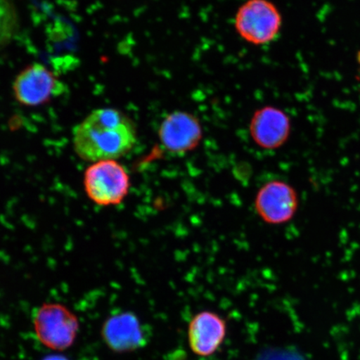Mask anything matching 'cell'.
I'll return each mask as SVG.
<instances>
[{"instance_id": "cell-2", "label": "cell", "mask_w": 360, "mask_h": 360, "mask_svg": "<svg viewBox=\"0 0 360 360\" xmlns=\"http://www.w3.org/2000/svg\"><path fill=\"white\" fill-rule=\"evenodd\" d=\"M84 188L94 204L103 207L118 205L129 192V174L116 160L94 162L85 170Z\"/></svg>"}, {"instance_id": "cell-5", "label": "cell", "mask_w": 360, "mask_h": 360, "mask_svg": "<svg viewBox=\"0 0 360 360\" xmlns=\"http://www.w3.org/2000/svg\"><path fill=\"white\" fill-rule=\"evenodd\" d=\"M15 100L20 105H44L65 92L66 86L46 67L34 63L22 70L13 84Z\"/></svg>"}, {"instance_id": "cell-9", "label": "cell", "mask_w": 360, "mask_h": 360, "mask_svg": "<svg viewBox=\"0 0 360 360\" xmlns=\"http://www.w3.org/2000/svg\"><path fill=\"white\" fill-rule=\"evenodd\" d=\"M226 321L219 314L202 311L188 326V339L193 354L208 357L218 350L226 336Z\"/></svg>"}, {"instance_id": "cell-7", "label": "cell", "mask_w": 360, "mask_h": 360, "mask_svg": "<svg viewBox=\"0 0 360 360\" xmlns=\"http://www.w3.org/2000/svg\"><path fill=\"white\" fill-rule=\"evenodd\" d=\"M161 145L172 154H186L199 146L202 128L199 120L190 112H171L162 121L159 129Z\"/></svg>"}, {"instance_id": "cell-10", "label": "cell", "mask_w": 360, "mask_h": 360, "mask_svg": "<svg viewBox=\"0 0 360 360\" xmlns=\"http://www.w3.org/2000/svg\"><path fill=\"white\" fill-rule=\"evenodd\" d=\"M291 124L285 112L274 107H264L253 116L250 134L258 146L265 150H276L289 138Z\"/></svg>"}, {"instance_id": "cell-12", "label": "cell", "mask_w": 360, "mask_h": 360, "mask_svg": "<svg viewBox=\"0 0 360 360\" xmlns=\"http://www.w3.org/2000/svg\"><path fill=\"white\" fill-rule=\"evenodd\" d=\"M44 360H67V359H63L61 357H51V358H48V359H44Z\"/></svg>"}, {"instance_id": "cell-3", "label": "cell", "mask_w": 360, "mask_h": 360, "mask_svg": "<svg viewBox=\"0 0 360 360\" xmlns=\"http://www.w3.org/2000/svg\"><path fill=\"white\" fill-rule=\"evenodd\" d=\"M36 337L45 347L65 351L74 345L79 330V319L61 304H44L33 319Z\"/></svg>"}, {"instance_id": "cell-11", "label": "cell", "mask_w": 360, "mask_h": 360, "mask_svg": "<svg viewBox=\"0 0 360 360\" xmlns=\"http://www.w3.org/2000/svg\"><path fill=\"white\" fill-rule=\"evenodd\" d=\"M19 29V15L11 0H0V47L10 43Z\"/></svg>"}, {"instance_id": "cell-1", "label": "cell", "mask_w": 360, "mask_h": 360, "mask_svg": "<svg viewBox=\"0 0 360 360\" xmlns=\"http://www.w3.org/2000/svg\"><path fill=\"white\" fill-rule=\"evenodd\" d=\"M136 142L132 120L112 108L90 112L73 131L76 154L90 163L119 159L131 151Z\"/></svg>"}, {"instance_id": "cell-8", "label": "cell", "mask_w": 360, "mask_h": 360, "mask_svg": "<svg viewBox=\"0 0 360 360\" xmlns=\"http://www.w3.org/2000/svg\"><path fill=\"white\" fill-rule=\"evenodd\" d=\"M101 335L108 347L115 352L136 350L146 345V332L136 315L123 312L112 315L103 323Z\"/></svg>"}, {"instance_id": "cell-4", "label": "cell", "mask_w": 360, "mask_h": 360, "mask_svg": "<svg viewBox=\"0 0 360 360\" xmlns=\"http://www.w3.org/2000/svg\"><path fill=\"white\" fill-rule=\"evenodd\" d=\"M281 15L269 0H248L238 8L235 25L245 41L255 45L272 42L280 34Z\"/></svg>"}, {"instance_id": "cell-6", "label": "cell", "mask_w": 360, "mask_h": 360, "mask_svg": "<svg viewBox=\"0 0 360 360\" xmlns=\"http://www.w3.org/2000/svg\"><path fill=\"white\" fill-rule=\"evenodd\" d=\"M256 212L269 224H283L295 217L299 197L295 188L281 180H272L259 188L255 200Z\"/></svg>"}]
</instances>
